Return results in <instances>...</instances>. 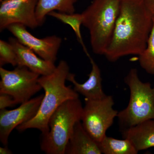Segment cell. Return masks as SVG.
<instances>
[{"label":"cell","instance_id":"obj_1","mask_svg":"<svg viewBox=\"0 0 154 154\" xmlns=\"http://www.w3.org/2000/svg\"><path fill=\"white\" fill-rule=\"evenodd\" d=\"M154 16L144 0H122L112 38L104 56L110 62L123 57L139 55L145 49Z\"/></svg>","mask_w":154,"mask_h":154},{"label":"cell","instance_id":"obj_2","mask_svg":"<svg viewBox=\"0 0 154 154\" xmlns=\"http://www.w3.org/2000/svg\"><path fill=\"white\" fill-rule=\"evenodd\" d=\"M69 73L67 63L62 60L52 73L39 77L38 83L45 92L41 104L33 118L17 127L18 131L34 128L40 131L42 135L45 134L49 131L50 118L58 107L67 100L79 98V94L71 86L66 85Z\"/></svg>","mask_w":154,"mask_h":154},{"label":"cell","instance_id":"obj_3","mask_svg":"<svg viewBox=\"0 0 154 154\" xmlns=\"http://www.w3.org/2000/svg\"><path fill=\"white\" fill-rule=\"evenodd\" d=\"M122 0H94L82 13L83 25L89 31L94 53L104 55L110 43Z\"/></svg>","mask_w":154,"mask_h":154},{"label":"cell","instance_id":"obj_4","mask_svg":"<svg viewBox=\"0 0 154 154\" xmlns=\"http://www.w3.org/2000/svg\"><path fill=\"white\" fill-rule=\"evenodd\" d=\"M83 109L79 98L67 100L58 107L50 118L49 131L42 135V151L47 154H65L75 125L82 120Z\"/></svg>","mask_w":154,"mask_h":154},{"label":"cell","instance_id":"obj_5","mask_svg":"<svg viewBox=\"0 0 154 154\" xmlns=\"http://www.w3.org/2000/svg\"><path fill=\"white\" fill-rule=\"evenodd\" d=\"M124 82L129 88L130 96L128 106L117 115L122 129L154 119V87L149 82H142L135 68L130 70Z\"/></svg>","mask_w":154,"mask_h":154},{"label":"cell","instance_id":"obj_6","mask_svg":"<svg viewBox=\"0 0 154 154\" xmlns=\"http://www.w3.org/2000/svg\"><path fill=\"white\" fill-rule=\"evenodd\" d=\"M114 104L111 96L106 95L96 100L85 99L81 122L86 131L99 144L118 115V111L113 109Z\"/></svg>","mask_w":154,"mask_h":154},{"label":"cell","instance_id":"obj_7","mask_svg":"<svg viewBox=\"0 0 154 154\" xmlns=\"http://www.w3.org/2000/svg\"><path fill=\"white\" fill-rule=\"evenodd\" d=\"M0 93L10 95L18 104L29 101L42 89L38 83L40 75L25 66L12 70L0 67Z\"/></svg>","mask_w":154,"mask_h":154},{"label":"cell","instance_id":"obj_8","mask_svg":"<svg viewBox=\"0 0 154 154\" xmlns=\"http://www.w3.org/2000/svg\"><path fill=\"white\" fill-rule=\"evenodd\" d=\"M1 2V32L13 24H21L31 29L40 26L36 14L38 0H3Z\"/></svg>","mask_w":154,"mask_h":154},{"label":"cell","instance_id":"obj_9","mask_svg":"<svg viewBox=\"0 0 154 154\" xmlns=\"http://www.w3.org/2000/svg\"><path fill=\"white\" fill-rule=\"evenodd\" d=\"M8 30L22 44L32 50L38 56L45 60L55 63L57 58L62 39L55 35L38 38L33 36L21 24L11 25Z\"/></svg>","mask_w":154,"mask_h":154},{"label":"cell","instance_id":"obj_10","mask_svg":"<svg viewBox=\"0 0 154 154\" xmlns=\"http://www.w3.org/2000/svg\"><path fill=\"white\" fill-rule=\"evenodd\" d=\"M43 96L41 95L32 98L14 110H1L0 140L4 146H8L9 136L14 129L36 115Z\"/></svg>","mask_w":154,"mask_h":154},{"label":"cell","instance_id":"obj_11","mask_svg":"<svg viewBox=\"0 0 154 154\" xmlns=\"http://www.w3.org/2000/svg\"><path fill=\"white\" fill-rule=\"evenodd\" d=\"M9 42L17 54V66L26 67L40 76L51 74L55 70L56 66L54 63L42 58L32 50L19 42L15 37L9 38Z\"/></svg>","mask_w":154,"mask_h":154},{"label":"cell","instance_id":"obj_12","mask_svg":"<svg viewBox=\"0 0 154 154\" xmlns=\"http://www.w3.org/2000/svg\"><path fill=\"white\" fill-rule=\"evenodd\" d=\"M92 69L88 75V79L83 84L77 82L74 74L70 72L67 80L74 85V90L88 100H96L104 98L106 96L102 88L101 71L99 66L91 56L88 57Z\"/></svg>","mask_w":154,"mask_h":154},{"label":"cell","instance_id":"obj_13","mask_svg":"<svg viewBox=\"0 0 154 154\" xmlns=\"http://www.w3.org/2000/svg\"><path fill=\"white\" fill-rule=\"evenodd\" d=\"M65 154H101L99 144L94 140L83 127L81 121L74 127Z\"/></svg>","mask_w":154,"mask_h":154},{"label":"cell","instance_id":"obj_14","mask_svg":"<svg viewBox=\"0 0 154 154\" xmlns=\"http://www.w3.org/2000/svg\"><path fill=\"white\" fill-rule=\"evenodd\" d=\"M122 137L130 140L138 152L154 147V119L122 129Z\"/></svg>","mask_w":154,"mask_h":154},{"label":"cell","instance_id":"obj_15","mask_svg":"<svg viewBox=\"0 0 154 154\" xmlns=\"http://www.w3.org/2000/svg\"><path fill=\"white\" fill-rule=\"evenodd\" d=\"M77 0H38L36 6V19L39 25H42L46 16L52 11L66 14H73Z\"/></svg>","mask_w":154,"mask_h":154},{"label":"cell","instance_id":"obj_16","mask_svg":"<svg viewBox=\"0 0 154 154\" xmlns=\"http://www.w3.org/2000/svg\"><path fill=\"white\" fill-rule=\"evenodd\" d=\"M99 146L102 154H137L138 152L127 139H117L106 135L100 142Z\"/></svg>","mask_w":154,"mask_h":154},{"label":"cell","instance_id":"obj_17","mask_svg":"<svg viewBox=\"0 0 154 154\" xmlns=\"http://www.w3.org/2000/svg\"><path fill=\"white\" fill-rule=\"evenodd\" d=\"M48 16L54 17L71 27L74 31L78 41L82 45L84 51L88 57L90 55L84 44L81 31V27L83 25L82 14L75 13L66 14L54 11L50 13Z\"/></svg>","mask_w":154,"mask_h":154},{"label":"cell","instance_id":"obj_18","mask_svg":"<svg viewBox=\"0 0 154 154\" xmlns=\"http://www.w3.org/2000/svg\"><path fill=\"white\" fill-rule=\"evenodd\" d=\"M138 56L142 68L149 74L154 75V22L145 49Z\"/></svg>","mask_w":154,"mask_h":154},{"label":"cell","instance_id":"obj_19","mask_svg":"<svg viewBox=\"0 0 154 154\" xmlns=\"http://www.w3.org/2000/svg\"><path fill=\"white\" fill-rule=\"evenodd\" d=\"M10 64L13 66L18 65L17 54L11 43L0 40V66Z\"/></svg>","mask_w":154,"mask_h":154},{"label":"cell","instance_id":"obj_20","mask_svg":"<svg viewBox=\"0 0 154 154\" xmlns=\"http://www.w3.org/2000/svg\"><path fill=\"white\" fill-rule=\"evenodd\" d=\"M17 105L12 96L8 94L0 93V109H6Z\"/></svg>","mask_w":154,"mask_h":154},{"label":"cell","instance_id":"obj_21","mask_svg":"<svg viewBox=\"0 0 154 154\" xmlns=\"http://www.w3.org/2000/svg\"><path fill=\"white\" fill-rule=\"evenodd\" d=\"M147 8L154 16V0H144Z\"/></svg>","mask_w":154,"mask_h":154},{"label":"cell","instance_id":"obj_22","mask_svg":"<svg viewBox=\"0 0 154 154\" xmlns=\"http://www.w3.org/2000/svg\"><path fill=\"white\" fill-rule=\"evenodd\" d=\"M13 153L11 150L8 148V146H4V147H0V154H11Z\"/></svg>","mask_w":154,"mask_h":154},{"label":"cell","instance_id":"obj_23","mask_svg":"<svg viewBox=\"0 0 154 154\" xmlns=\"http://www.w3.org/2000/svg\"><path fill=\"white\" fill-rule=\"evenodd\" d=\"M3 1V0H1V1Z\"/></svg>","mask_w":154,"mask_h":154}]
</instances>
